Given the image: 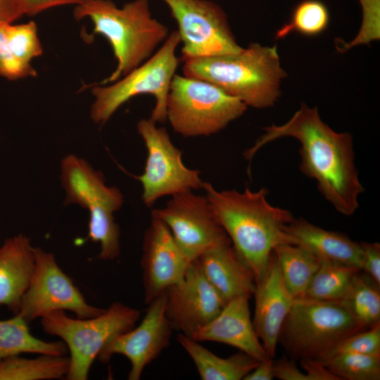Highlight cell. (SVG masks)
<instances>
[{
  "label": "cell",
  "mask_w": 380,
  "mask_h": 380,
  "mask_svg": "<svg viewBox=\"0 0 380 380\" xmlns=\"http://www.w3.org/2000/svg\"><path fill=\"white\" fill-rule=\"evenodd\" d=\"M244 157L251 160L270 142L293 137L300 144L302 172L316 181L324 198L341 214L350 216L359 207L358 197L364 191L355 163L352 136L337 132L321 118L316 107L303 103L285 123L264 128Z\"/></svg>",
  "instance_id": "obj_1"
},
{
  "label": "cell",
  "mask_w": 380,
  "mask_h": 380,
  "mask_svg": "<svg viewBox=\"0 0 380 380\" xmlns=\"http://www.w3.org/2000/svg\"><path fill=\"white\" fill-rule=\"evenodd\" d=\"M202 189L215 219L258 284L267 270L274 248L292 244L286 232L294 219L291 212L271 205L266 188L218 191L203 182Z\"/></svg>",
  "instance_id": "obj_2"
},
{
  "label": "cell",
  "mask_w": 380,
  "mask_h": 380,
  "mask_svg": "<svg viewBox=\"0 0 380 380\" xmlns=\"http://www.w3.org/2000/svg\"><path fill=\"white\" fill-rule=\"evenodd\" d=\"M76 20L89 19L93 34L103 36L117 61L113 72L99 84L115 82L136 68L165 42L168 28L153 18L148 0H134L118 7L111 0H89L76 6Z\"/></svg>",
  "instance_id": "obj_3"
},
{
  "label": "cell",
  "mask_w": 380,
  "mask_h": 380,
  "mask_svg": "<svg viewBox=\"0 0 380 380\" xmlns=\"http://www.w3.org/2000/svg\"><path fill=\"white\" fill-rule=\"evenodd\" d=\"M184 75L206 80L247 107L265 108L280 95L281 68L277 46L251 43L239 51L184 61Z\"/></svg>",
  "instance_id": "obj_4"
},
{
  "label": "cell",
  "mask_w": 380,
  "mask_h": 380,
  "mask_svg": "<svg viewBox=\"0 0 380 380\" xmlns=\"http://www.w3.org/2000/svg\"><path fill=\"white\" fill-rule=\"evenodd\" d=\"M180 39L177 30L169 34L157 51L140 65L110 84L92 88L94 101L90 118L99 125L107 122L125 103L141 94L156 100L150 119L156 123L166 120V104L172 80L179 60L176 56Z\"/></svg>",
  "instance_id": "obj_5"
},
{
  "label": "cell",
  "mask_w": 380,
  "mask_h": 380,
  "mask_svg": "<svg viewBox=\"0 0 380 380\" xmlns=\"http://www.w3.org/2000/svg\"><path fill=\"white\" fill-rule=\"evenodd\" d=\"M364 329L341 303L302 298L295 299L279 341L292 357L322 361L344 339Z\"/></svg>",
  "instance_id": "obj_6"
},
{
  "label": "cell",
  "mask_w": 380,
  "mask_h": 380,
  "mask_svg": "<svg viewBox=\"0 0 380 380\" xmlns=\"http://www.w3.org/2000/svg\"><path fill=\"white\" fill-rule=\"evenodd\" d=\"M139 317L137 309L115 302L92 317L73 318L65 311H55L42 317L41 324L46 333L61 338L70 352L66 379L86 380L107 343L135 327Z\"/></svg>",
  "instance_id": "obj_7"
},
{
  "label": "cell",
  "mask_w": 380,
  "mask_h": 380,
  "mask_svg": "<svg viewBox=\"0 0 380 380\" xmlns=\"http://www.w3.org/2000/svg\"><path fill=\"white\" fill-rule=\"evenodd\" d=\"M247 106L213 83L175 75L166 104V120L184 137L215 134L241 117Z\"/></svg>",
  "instance_id": "obj_8"
},
{
  "label": "cell",
  "mask_w": 380,
  "mask_h": 380,
  "mask_svg": "<svg viewBox=\"0 0 380 380\" xmlns=\"http://www.w3.org/2000/svg\"><path fill=\"white\" fill-rule=\"evenodd\" d=\"M137 129L147 150L144 172L137 177L142 186L141 198L151 207L159 198L202 188L197 170L186 167L182 153L164 127L151 119H141Z\"/></svg>",
  "instance_id": "obj_9"
},
{
  "label": "cell",
  "mask_w": 380,
  "mask_h": 380,
  "mask_svg": "<svg viewBox=\"0 0 380 380\" xmlns=\"http://www.w3.org/2000/svg\"><path fill=\"white\" fill-rule=\"evenodd\" d=\"M34 272L18 312L28 324L55 311L68 310L78 318H88L105 310L87 303L52 253L34 247Z\"/></svg>",
  "instance_id": "obj_10"
},
{
  "label": "cell",
  "mask_w": 380,
  "mask_h": 380,
  "mask_svg": "<svg viewBox=\"0 0 380 380\" xmlns=\"http://www.w3.org/2000/svg\"><path fill=\"white\" fill-rule=\"evenodd\" d=\"M177 23L182 59L210 57L239 51L227 15L208 0H163Z\"/></svg>",
  "instance_id": "obj_11"
},
{
  "label": "cell",
  "mask_w": 380,
  "mask_h": 380,
  "mask_svg": "<svg viewBox=\"0 0 380 380\" xmlns=\"http://www.w3.org/2000/svg\"><path fill=\"white\" fill-rule=\"evenodd\" d=\"M151 215L166 224L190 262L215 247L231 243L205 195L189 191L172 196L163 208L153 209Z\"/></svg>",
  "instance_id": "obj_12"
},
{
  "label": "cell",
  "mask_w": 380,
  "mask_h": 380,
  "mask_svg": "<svg viewBox=\"0 0 380 380\" xmlns=\"http://www.w3.org/2000/svg\"><path fill=\"white\" fill-rule=\"evenodd\" d=\"M165 311L172 329L191 337L215 318L227 301L203 274L196 260L183 279L165 291Z\"/></svg>",
  "instance_id": "obj_13"
},
{
  "label": "cell",
  "mask_w": 380,
  "mask_h": 380,
  "mask_svg": "<svg viewBox=\"0 0 380 380\" xmlns=\"http://www.w3.org/2000/svg\"><path fill=\"white\" fill-rule=\"evenodd\" d=\"M165 292L148 304L140 324L107 343L98 359L103 362L114 355H122L130 362L129 380H139L145 367L170 343L172 331L165 311Z\"/></svg>",
  "instance_id": "obj_14"
},
{
  "label": "cell",
  "mask_w": 380,
  "mask_h": 380,
  "mask_svg": "<svg viewBox=\"0 0 380 380\" xmlns=\"http://www.w3.org/2000/svg\"><path fill=\"white\" fill-rule=\"evenodd\" d=\"M141 260L144 300L148 305L180 281L191 262L182 252L166 224L151 215Z\"/></svg>",
  "instance_id": "obj_15"
},
{
  "label": "cell",
  "mask_w": 380,
  "mask_h": 380,
  "mask_svg": "<svg viewBox=\"0 0 380 380\" xmlns=\"http://www.w3.org/2000/svg\"><path fill=\"white\" fill-rule=\"evenodd\" d=\"M61 181L66 205L76 204L89 213L107 210L114 213L123 205L121 191L107 185L103 174L77 156L69 154L62 159Z\"/></svg>",
  "instance_id": "obj_16"
},
{
  "label": "cell",
  "mask_w": 380,
  "mask_h": 380,
  "mask_svg": "<svg viewBox=\"0 0 380 380\" xmlns=\"http://www.w3.org/2000/svg\"><path fill=\"white\" fill-rule=\"evenodd\" d=\"M253 295L255 297L253 324L267 354L272 358L282 325L295 300L284 283L273 253L267 270L256 284Z\"/></svg>",
  "instance_id": "obj_17"
},
{
  "label": "cell",
  "mask_w": 380,
  "mask_h": 380,
  "mask_svg": "<svg viewBox=\"0 0 380 380\" xmlns=\"http://www.w3.org/2000/svg\"><path fill=\"white\" fill-rule=\"evenodd\" d=\"M249 298L241 296L228 300L220 313L191 338L233 346L258 361L270 359L251 320Z\"/></svg>",
  "instance_id": "obj_18"
},
{
  "label": "cell",
  "mask_w": 380,
  "mask_h": 380,
  "mask_svg": "<svg viewBox=\"0 0 380 380\" xmlns=\"http://www.w3.org/2000/svg\"><path fill=\"white\" fill-rule=\"evenodd\" d=\"M196 261L205 279L227 302L253 294L256 286L253 274L231 243L205 252Z\"/></svg>",
  "instance_id": "obj_19"
},
{
  "label": "cell",
  "mask_w": 380,
  "mask_h": 380,
  "mask_svg": "<svg viewBox=\"0 0 380 380\" xmlns=\"http://www.w3.org/2000/svg\"><path fill=\"white\" fill-rule=\"evenodd\" d=\"M34 266V247L30 238L19 234L4 241L0 246V306L18 314Z\"/></svg>",
  "instance_id": "obj_20"
},
{
  "label": "cell",
  "mask_w": 380,
  "mask_h": 380,
  "mask_svg": "<svg viewBox=\"0 0 380 380\" xmlns=\"http://www.w3.org/2000/svg\"><path fill=\"white\" fill-rule=\"evenodd\" d=\"M286 232L292 244L306 249L321 260L353 266L361 270V243L347 235L324 229L302 218H294Z\"/></svg>",
  "instance_id": "obj_21"
},
{
  "label": "cell",
  "mask_w": 380,
  "mask_h": 380,
  "mask_svg": "<svg viewBox=\"0 0 380 380\" xmlns=\"http://www.w3.org/2000/svg\"><path fill=\"white\" fill-rule=\"evenodd\" d=\"M177 340L194 362L203 380H241L260 361L240 351L228 357H220L198 341L182 334Z\"/></svg>",
  "instance_id": "obj_22"
},
{
  "label": "cell",
  "mask_w": 380,
  "mask_h": 380,
  "mask_svg": "<svg viewBox=\"0 0 380 380\" xmlns=\"http://www.w3.org/2000/svg\"><path fill=\"white\" fill-rule=\"evenodd\" d=\"M29 324L19 315L0 320V362L21 353L65 355L68 352L63 341H45L33 336Z\"/></svg>",
  "instance_id": "obj_23"
},
{
  "label": "cell",
  "mask_w": 380,
  "mask_h": 380,
  "mask_svg": "<svg viewBox=\"0 0 380 380\" xmlns=\"http://www.w3.org/2000/svg\"><path fill=\"white\" fill-rule=\"evenodd\" d=\"M284 283L294 299L305 296L321 260L294 244L277 246L273 251Z\"/></svg>",
  "instance_id": "obj_24"
},
{
  "label": "cell",
  "mask_w": 380,
  "mask_h": 380,
  "mask_svg": "<svg viewBox=\"0 0 380 380\" xmlns=\"http://www.w3.org/2000/svg\"><path fill=\"white\" fill-rule=\"evenodd\" d=\"M70 359L65 355H39L34 358L18 355L0 362V380H50L66 377Z\"/></svg>",
  "instance_id": "obj_25"
},
{
  "label": "cell",
  "mask_w": 380,
  "mask_h": 380,
  "mask_svg": "<svg viewBox=\"0 0 380 380\" xmlns=\"http://www.w3.org/2000/svg\"><path fill=\"white\" fill-rule=\"evenodd\" d=\"M360 271L353 266L321 260L303 298L341 303Z\"/></svg>",
  "instance_id": "obj_26"
},
{
  "label": "cell",
  "mask_w": 380,
  "mask_h": 380,
  "mask_svg": "<svg viewBox=\"0 0 380 380\" xmlns=\"http://www.w3.org/2000/svg\"><path fill=\"white\" fill-rule=\"evenodd\" d=\"M339 303L365 329L380 323L379 286L367 275L360 274V272L348 293Z\"/></svg>",
  "instance_id": "obj_27"
},
{
  "label": "cell",
  "mask_w": 380,
  "mask_h": 380,
  "mask_svg": "<svg viewBox=\"0 0 380 380\" xmlns=\"http://www.w3.org/2000/svg\"><path fill=\"white\" fill-rule=\"evenodd\" d=\"M329 13L327 6L318 0H304L293 11L290 20L277 30L276 39H281L291 32L314 37L328 27Z\"/></svg>",
  "instance_id": "obj_28"
},
{
  "label": "cell",
  "mask_w": 380,
  "mask_h": 380,
  "mask_svg": "<svg viewBox=\"0 0 380 380\" xmlns=\"http://www.w3.org/2000/svg\"><path fill=\"white\" fill-rule=\"evenodd\" d=\"M321 362L340 380L380 379V355L338 353Z\"/></svg>",
  "instance_id": "obj_29"
},
{
  "label": "cell",
  "mask_w": 380,
  "mask_h": 380,
  "mask_svg": "<svg viewBox=\"0 0 380 380\" xmlns=\"http://www.w3.org/2000/svg\"><path fill=\"white\" fill-rule=\"evenodd\" d=\"M6 39L14 56L25 64L32 65V61L43 53L37 26L33 21L16 25L8 23Z\"/></svg>",
  "instance_id": "obj_30"
},
{
  "label": "cell",
  "mask_w": 380,
  "mask_h": 380,
  "mask_svg": "<svg viewBox=\"0 0 380 380\" xmlns=\"http://www.w3.org/2000/svg\"><path fill=\"white\" fill-rule=\"evenodd\" d=\"M338 353L380 355V323L347 337L333 354Z\"/></svg>",
  "instance_id": "obj_31"
},
{
  "label": "cell",
  "mask_w": 380,
  "mask_h": 380,
  "mask_svg": "<svg viewBox=\"0 0 380 380\" xmlns=\"http://www.w3.org/2000/svg\"><path fill=\"white\" fill-rule=\"evenodd\" d=\"M6 23H0V77L16 80L37 75L32 65L18 61L11 52L6 39Z\"/></svg>",
  "instance_id": "obj_32"
},
{
  "label": "cell",
  "mask_w": 380,
  "mask_h": 380,
  "mask_svg": "<svg viewBox=\"0 0 380 380\" xmlns=\"http://www.w3.org/2000/svg\"><path fill=\"white\" fill-rule=\"evenodd\" d=\"M359 1L362 7V25L360 30L361 31H360V33L357 37L353 42H351L350 44H346V48L347 49L357 44L365 33L366 30L368 31L365 38V43L370 42L369 38V30H372L371 32L374 39H377L379 38V0Z\"/></svg>",
  "instance_id": "obj_33"
},
{
  "label": "cell",
  "mask_w": 380,
  "mask_h": 380,
  "mask_svg": "<svg viewBox=\"0 0 380 380\" xmlns=\"http://www.w3.org/2000/svg\"><path fill=\"white\" fill-rule=\"evenodd\" d=\"M364 271L376 285L380 286V244L377 242H361Z\"/></svg>",
  "instance_id": "obj_34"
},
{
  "label": "cell",
  "mask_w": 380,
  "mask_h": 380,
  "mask_svg": "<svg viewBox=\"0 0 380 380\" xmlns=\"http://www.w3.org/2000/svg\"><path fill=\"white\" fill-rule=\"evenodd\" d=\"M300 360L301 367L305 372V380H340L320 360L311 358Z\"/></svg>",
  "instance_id": "obj_35"
},
{
  "label": "cell",
  "mask_w": 380,
  "mask_h": 380,
  "mask_svg": "<svg viewBox=\"0 0 380 380\" xmlns=\"http://www.w3.org/2000/svg\"><path fill=\"white\" fill-rule=\"evenodd\" d=\"M25 15H34L63 5H81L89 0H23Z\"/></svg>",
  "instance_id": "obj_36"
},
{
  "label": "cell",
  "mask_w": 380,
  "mask_h": 380,
  "mask_svg": "<svg viewBox=\"0 0 380 380\" xmlns=\"http://www.w3.org/2000/svg\"><path fill=\"white\" fill-rule=\"evenodd\" d=\"M24 15L23 0H0V23H13Z\"/></svg>",
  "instance_id": "obj_37"
},
{
  "label": "cell",
  "mask_w": 380,
  "mask_h": 380,
  "mask_svg": "<svg viewBox=\"0 0 380 380\" xmlns=\"http://www.w3.org/2000/svg\"><path fill=\"white\" fill-rule=\"evenodd\" d=\"M274 377V362L270 358L260 361L243 378V380H272Z\"/></svg>",
  "instance_id": "obj_38"
}]
</instances>
